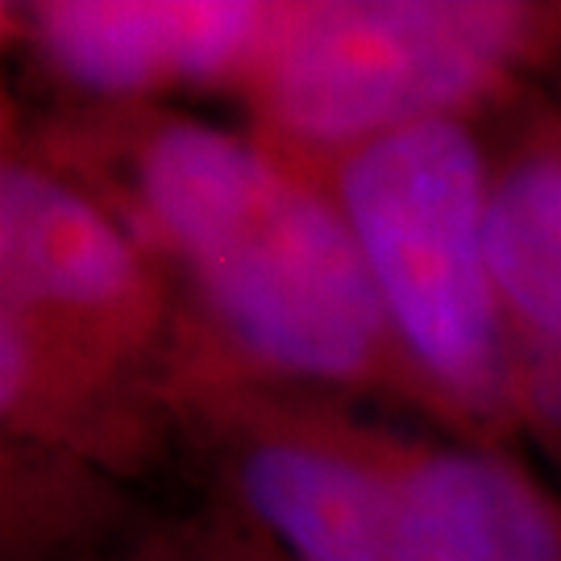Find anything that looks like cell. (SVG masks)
<instances>
[{"label": "cell", "instance_id": "6da1fadb", "mask_svg": "<svg viewBox=\"0 0 561 561\" xmlns=\"http://www.w3.org/2000/svg\"><path fill=\"white\" fill-rule=\"evenodd\" d=\"M4 113L167 266L183 296V341L400 408L466 442L403 350L333 201L266 141L171 104H71L30 121L4 96Z\"/></svg>", "mask_w": 561, "mask_h": 561}, {"label": "cell", "instance_id": "7a4b0ae2", "mask_svg": "<svg viewBox=\"0 0 561 561\" xmlns=\"http://www.w3.org/2000/svg\"><path fill=\"white\" fill-rule=\"evenodd\" d=\"M287 162L333 201L403 350L461 437L507 449L524 433L520 358L486 254L495 162L474 121H424Z\"/></svg>", "mask_w": 561, "mask_h": 561}, {"label": "cell", "instance_id": "3957f363", "mask_svg": "<svg viewBox=\"0 0 561 561\" xmlns=\"http://www.w3.org/2000/svg\"><path fill=\"white\" fill-rule=\"evenodd\" d=\"M561 59V0H283L238 101L283 159L474 121Z\"/></svg>", "mask_w": 561, "mask_h": 561}, {"label": "cell", "instance_id": "277c9868", "mask_svg": "<svg viewBox=\"0 0 561 561\" xmlns=\"http://www.w3.org/2000/svg\"><path fill=\"white\" fill-rule=\"evenodd\" d=\"M0 308L167 379L183 296L146 245L4 113Z\"/></svg>", "mask_w": 561, "mask_h": 561}, {"label": "cell", "instance_id": "5b68a950", "mask_svg": "<svg viewBox=\"0 0 561 561\" xmlns=\"http://www.w3.org/2000/svg\"><path fill=\"white\" fill-rule=\"evenodd\" d=\"M283 0H34L4 4L9 38L76 104L238 96Z\"/></svg>", "mask_w": 561, "mask_h": 561}, {"label": "cell", "instance_id": "8992f818", "mask_svg": "<svg viewBox=\"0 0 561 561\" xmlns=\"http://www.w3.org/2000/svg\"><path fill=\"white\" fill-rule=\"evenodd\" d=\"M0 437L76 454L134 482L183 433L154 375L0 308Z\"/></svg>", "mask_w": 561, "mask_h": 561}, {"label": "cell", "instance_id": "52a82bcc", "mask_svg": "<svg viewBox=\"0 0 561 561\" xmlns=\"http://www.w3.org/2000/svg\"><path fill=\"white\" fill-rule=\"evenodd\" d=\"M134 512L117 474L0 437V561H129L150 528Z\"/></svg>", "mask_w": 561, "mask_h": 561}, {"label": "cell", "instance_id": "ba28073f", "mask_svg": "<svg viewBox=\"0 0 561 561\" xmlns=\"http://www.w3.org/2000/svg\"><path fill=\"white\" fill-rule=\"evenodd\" d=\"M129 561H287L225 500H213L141 533Z\"/></svg>", "mask_w": 561, "mask_h": 561}]
</instances>
